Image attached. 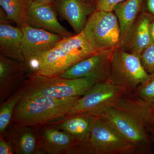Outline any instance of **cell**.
<instances>
[{
  "label": "cell",
  "mask_w": 154,
  "mask_h": 154,
  "mask_svg": "<svg viewBox=\"0 0 154 154\" xmlns=\"http://www.w3.org/2000/svg\"><path fill=\"white\" fill-rule=\"evenodd\" d=\"M98 51L88 43L82 32L64 37L38 59L33 74L58 76Z\"/></svg>",
  "instance_id": "6da1fadb"
},
{
  "label": "cell",
  "mask_w": 154,
  "mask_h": 154,
  "mask_svg": "<svg viewBox=\"0 0 154 154\" xmlns=\"http://www.w3.org/2000/svg\"><path fill=\"white\" fill-rule=\"evenodd\" d=\"M80 97L58 99L36 96L22 98L14 110L12 122L18 125L33 127L66 117Z\"/></svg>",
  "instance_id": "7a4b0ae2"
},
{
  "label": "cell",
  "mask_w": 154,
  "mask_h": 154,
  "mask_svg": "<svg viewBox=\"0 0 154 154\" xmlns=\"http://www.w3.org/2000/svg\"><path fill=\"white\" fill-rule=\"evenodd\" d=\"M105 79L99 77L68 79L59 76L30 74L19 89L22 98L44 96L66 99L82 96L94 85Z\"/></svg>",
  "instance_id": "3957f363"
},
{
  "label": "cell",
  "mask_w": 154,
  "mask_h": 154,
  "mask_svg": "<svg viewBox=\"0 0 154 154\" xmlns=\"http://www.w3.org/2000/svg\"><path fill=\"white\" fill-rule=\"evenodd\" d=\"M82 33L97 51L115 49L120 44V27L113 11H94L87 20Z\"/></svg>",
  "instance_id": "277c9868"
},
{
  "label": "cell",
  "mask_w": 154,
  "mask_h": 154,
  "mask_svg": "<svg viewBox=\"0 0 154 154\" xmlns=\"http://www.w3.org/2000/svg\"><path fill=\"white\" fill-rule=\"evenodd\" d=\"M94 116L89 141L81 152L127 154L135 151L137 146L123 137L104 119Z\"/></svg>",
  "instance_id": "5b68a950"
},
{
  "label": "cell",
  "mask_w": 154,
  "mask_h": 154,
  "mask_svg": "<svg viewBox=\"0 0 154 154\" xmlns=\"http://www.w3.org/2000/svg\"><path fill=\"white\" fill-rule=\"evenodd\" d=\"M92 115L107 122L123 137L137 147L140 146L149 150L151 143L147 132L149 130L124 108L113 105Z\"/></svg>",
  "instance_id": "8992f818"
},
{
  "label": "cell",
  "mask_w": 154,
  "mask_h": 154,
  "mask_svg": "<svg viewBox=\"0 0 154 154\" xmlns=\"http://www.w3.org/2000/svg\"><path fill=\"white\" fill-rule=\"evenodd\" d=\"M126 91V88L107 79L94 85L81 96L66 117L84 113L95 114L114 105L123 97Z\"/></svg>",
  "instance_id": "52a82bcc"
},
{
  "label": "cell",
  "mask_w": 154,
  "mask_h": 154,
  "mask_svg": "<svg viewBox=\"0 0 154 154\" xmlns=\"http://www.w3.org/2000/svg\"><path fill=\"white\" fill-rule=\"evenodd\" d=\"M149 74L144 68L140 58L117 47L110 60L108 79L127 89L139 86L146 79Z\"/></svg>",
  "instance_id": "ba28073f"
},
{
  "label": "cell",
  "mask_w": 154,
  "mask_h": 154,
  "mask_svg": "<svg viewBox=\"0 0 154 154\" xmlns=\"http://www.w3.org/2000/svg\"><path fill=\"white\" fill-rule=\"evenodd\" d=\"M21 29L23 34L22 47L25 63L29 75L33 74L38 59L65 37L28 25Z\"/></svg>",
  "instance_id": "9c48e42d"
},
{
  "label": "cell",
  "mask_w": 154,
  "mask_h": 154,
  "mask_svg": "<svg viewBox=\"0 0 154 154\" xmlns=\"http://www.w3.org/2000/svg\"><path fill=\"white\" fill-rule=\"evenodd\" d=\"M115 49L98 51L94 55L75 64L59 76L68 79L90 77L108 78L110 58Z\"/></svg>",
  "instance_id": "30bf717a"
},
{
  "label": "cell",
  "mask_w": 154,
  "mask_h": 154,
  "mask_svg": "<svg viewBox=\"0 0 154 154\" xmlns=\"http://www.w3.org/2000/svg\"><path fill=\"white\" fill-rule=\"evenodd\" d=\"M29 72L25 63L0 54V99L7 100L27 79Z\"/></svg>",
  "instance_id": "8fae6325"
},
{
  "label": "cell",
  "mask_w": 154,
  "mask_h": 154,
  "mask_svg": "<svg viewBox=\"0 0 154 154\" xmlns=\"http://www.w3.org/2000/svg\"><path fill=\"white\" fill-rule=\"evenodd\" d=\"M56 11L68 22L76 33H82L89 15L96 9L85 0H55Z\"/></svg>",
  "instance_id": "7c38bea8"
},
{
  "label": "cell",
  "mask_w": 154,
  "mask_h": 154,
  "mask_svg": "<svg viewBox=\"0 0 154 154\" xmlns=\"http://www.w3.org/2000/svg\"><path fill=\"white\" fill-rule=\"evenodd\" d=\"M153 19L152 14L143 12L139 14L119 48L140 57L142 52L151 44L149 25Z\"/></svg>",
  "instance_id": "4fadbf2b"
},
{
  "label": "cell",
  "mask_w": 154,
  "mask_h": 154,
  "mask_svg": "<svg viewBox=\"0 0 154 154\" xmlns=\"http://www.w3.org/2000/svg\"><path fill=\"white\" fill-rule=\"evenodd\" d=\"M56 11L52 4L28 9V25L57 33L63 37L73 35L59 22Z\"/></svg>",
  "instance_id": "5bb4252c"
},
{
  "label": "cell",
  "mask_w": 154,
  "mask_h": 154,
  "mask_svg": "<svg viewBox=\"0 0 154 154\" xmlns=\"http://www.w3.org/2000/svg\"><path fill=\"white\" fill-rule=\"evenodd\" d=\"M40 147L50 154L71 153L76 151L71 136L58 127H45L39 135Z\"/></svg>",
  "instance_id": "9a60e30c"
},
{
  "label": "cell",
  "mask_w": 154,
  "mask_h": 154,
  "mask_svg": "<svg viewBox=\"0 0 154 154\" xmlns=\"http://www.w3.org/2000/svg\"><path fill=\"white\" fill-rule=\"evenodd\" d=\"M94 116L90 113L72 116L67 117L58 125L71 136L78 152H81L89 141Z\"/></svg>",
  "instance_id": "2e32d148"
},
{
  "label": "cell",
  "mask_w": 154,
  "mask_h": 154,
  "mask_svg": "<svg viewBox=\"0 0 154 154\" xmlns=\"http://www.w3.org/2000/svg\"><path fill=\"white\" fill-rule=\"evenodd\" d=\"M23 34L22 29L1 21L0 53L14 60L25 63L22 51Z\"/></svg>",
  "instance_id": "e0dca14e"
},
{
  "label": "cell",
  "mask_w": 154,
  "mask_h": 154,
  "mask_svg": "<svg viewBox=\"0 0 154 154\" xmlns=\"http://www.w3.org/2000/svg\"><path fill=\"white\" fill-rule=\"evenodd\" d=\"M30 126L18 125L12 128L9 140L18 154H37L40 145L39 136Z\"/></svg>",
  "instance_id": "ac0fdd59"
},
{
  "label": "cell",
  "mask_w": 154,
  "mask_h": 154,
  "mask_svg": "<svg viewBox=\"0 0 154 154\" xmlns=\"http://www.w3.org/2000/svg\"><path fill=\"white\" fill-rule=\"evenodd\" d=\"M143 1L126 0L118 4L113 9L121 31L119 45L124 41L128 33L138 16Z\"/></svg>",
  "instance_id": "d6986e66"
},
{
  "label": "cell",
  "mask_w": 154,
  "mask_h": 154,
  "mask_svg": "<svg viewBox=\"0 0 154 154\" xmlns=\"http://www.w3.org/2000/svg\"><path fill=\"white\" fill-rule=\"evenodd\" d=\"M0 5L7 19L15 22L19 28L28 25L26 0H0Z\"/></svg>",
  "instance_id": "ffe728a7"
},
{
  "label": "cell",
  "mask_w": 154,
  "mask_h": 154,
  "mask_svg": "<svg viewBox=\"0 0 154 154\" xmlns=\"http://www.w3.org/2000/svg\"><path fill=\"white\" fill-rule=\"evenodd\" d=\"M22 98L19 89L14 92L2 104L0 108V134L2 136L12 122L13 115L17 104Z\"/></svg>",
  "instance_id": "44dd1931"
},
{
  "label": "cell",
  "mask_w": 154,
  "mask_h": 154,
  "mask_svg": "<svg viewBox=\"0 0 154 154\" xmlns=\"http://www.w3.org/2000/svg\"><path fill=\"white\" fill-rule=\"evenodd\" d=\"M137 96L139 100L154 107V72L139 86Z\"/></svg>",
  "instance_id": "7402d4cb"
},
{
  "label": "cell",
  "mask_w": 154,
  "mask_h": 154,
  "mask_svg": "<svg viewBox=\"0 0 154 154\" xmlns=\"http://www.w3.org/2000/svg\"><path fill=\"white\" fill-rule=\"evenodd\" d=\"M141 62L148 73L154 72V44H150L140 55Z\"/></svg>",
  "instance_id": "603a6c76"
},
{
  "label": "cell",
  "mask_w": 154,
  "mask_h": 154,
  "mask_svg": "<svg viewBox=\"0 0 154 154\" xmlns=\"http://www.w3.org/2000/svg\"><path fill=\"white\" fill-rule=\"evenodd\" d=\"M124 0H97L96 9L97 11H113L116 6Z\"/></svg>",
  "instance_id": "cb8c5ba5"
},
{
  "label": "cell",
  "mask_w": 154,
  "mask_h": 154,
  "mask_svg": "<svg viewBox=\"0 0 154 154\" xmlns=\"http://www.w3.org/2000/svg\"><path fill=\"white\" fill-rule=\"evenodd\" d=\"M0 138V154H13L15 152L11 140H6L1 136Z\"/></svg>",
  "instance_id": "d4e9b609"
},
{
  "label": "cell",
  "mask_w": 154,
  "mask_h": 154,
  "mask_svg": "<svg viewBox=\"0 0 154 154\" xmlns=\"http://www.w3.org/2000/svg\"><path fill=\"white\" fill-rule=\"evenodd\" d=\"M55 0H31L28 9H32L38 6L52 4Z\"/></svg>",
  "instance_id": "484cf974"
},
{
  "label": "cell",
  "mask_w": 154,
  "mask_h": 154,
  "mask_svg": "<svg viewBox=\"0 0 154 154\" xmlns=\"http://www.w3.org/2000/svg\"><path fill=\"white\" fill-rule=\"evenodd\" d=\"M149 33L151 44H154V19H153L150 24Z\"/></svg>",
  "instance_id": "4316f807"
},
{
  "label": "cell",
  "mask_w": 154,
  "mask_h": 154,
  "mask_svg": "<svg viewBox=\"0 0 154 154\" xmlns=\"http://www.w3.org/2000/svg\"><path fill=\"white\" fill-rule=\"evenodd\" d=\"M147 7L151 14L154 16V0H147Z\"/></svg>",
  "instance_id": "83f0119b"
},
{
  "label": "cell",
  "mask_w": 154,
  "mask_h": 154,
  "mask_svg": "<svg viewBox=\"0 0 154 154\" xmlns=\"http://www.w3.org/2000/svg\"><path fill=\"white\" fill-rule=\"evenodd\" d=\"M150 131L154 134V107L152 113Z\"/></svg>",
  "instance_id": "f1b7e54d"
},
{
  "label": "cell",
  "mask_w": 154,
  "mask_h": 154,
  "mask_svg": "<svg viewBox=\"0 0 154 154\" xmlns=\"http://www.w3.org/2000/svg\"><path fill=\"white\" fill-rule=\"evenodd\" d=\"M31 1V0H26V2H27V8H28V6H29V4H30Z\"/></svg>",
  "instance_id": "f546056e"
}]
</instances>
